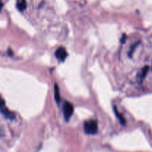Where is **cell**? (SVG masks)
I'll return each instance as SVG.
<instances>
[{
    "mask_svg": "<svg viewBox=\"0 0 152 152\" xmlns=\"http://www.w3.org/2000/svg\"><path fill=\"white\" fill-rule=\"evenodd\" d=\"M84 131L88 134H96L98 132V124L96 120H88L84 123Z\"/></svg>",
    "mask_w": 152,
    "mask_h": 152,
    "instance_id": "obj_1",
    "label": "cell"
},
{
    "mask_svg": "<svg viewBox=\"0 0 152 152\" xmlns=\"http://www.w3.org/2000/svg\"><path fill=\"white\" fill-rule=\"evenodd\" d=\"M74 113V106L69 102H65L63 105V115L66 121H68Z\"/></svg>",
    "mask_w": 152,
    "mask_h": 152,
    "instance_id": "obj_2",
    "label": "cell"
},
{
    "mask_svg": "<svg viewBox=\"0 0 152 152\" xmlns=\"http://www.w3.org/2000/svg\"><path fill=\"white\" fill-rule=\"evenodd\" d=\"M55 56H56V57L57 58L59 61L63 62V61L66 59L67 56H68V53H67L66 50H65L64 48L60 47L56 50V53H55Z\"/></svg>",
    "mask_w": 152,
    "mask_h": 152,
    "instance_id": "obj_3",
    "label": "cell"
},
{
    "mask_svg": "<svg viewBox=\"0 0 152 152\" xmlns=\"http://www.w3.org/2000/svg\"><path fill=\"white\" fill-rule=\"evenodd\" d=\"M1 112L6 118L10 119V120H13L15 118V114L10 111H9L4 105V101H1Z\"/></svg>",
    "mask_w": 152,
    "mask_h": 152,
    "instance_id": "obj_4",
    "label": "cell"
},
{
    "mask_svg": "<svg viewBox=\"0 0 152 152\" xmlns=\"http://www.w3.org/2000/svg\"><path fill=\"white\" fill-rule=\"evenodd\" d=\"M16 7L17 9L20 11H23L26 9L27 7V3L26 0H17L16 2Z\"/></svg>",
    "mask_w": 152,
    "mask_h": 152,
    "instance_id": "obj_5",
    "label": "cell"
},
{
    "mask_svg": "<svg viewBox=\"0 0 152 152\" xmlns=\"http://www.w3.org/2000/svg\"><path fill=\"white\" fill-rule=\"evenodd\" d=\"M54 98L55 100L57 103H59L60 102V93H59V88L58 87V86L56 84H55L54 86Z\"/></svg>",
    "mask_w": 152,
    "mask_h": 152,
    "instance_id": "obj_6",
    "label": "cell"
},
{
    "mask_svg": "<svg viewBox=\"0 0 152 152\" xmlns=\"http://www.w3.org/2000/svg\"><path fill=\"white\" fill-rule=\"evenodd\" d=\"M114 111H115L116 116H117V118H118L119 121L120 122V123H121L122 125H126V120H125L124 117H123V116H122L121 114H120V113H119L118 111H117V109H116L115 107H114Z\"/></svg>",
    "mask_w": 152,
    "mask_h": 152,
    "instance_id": "obj_7",
    "label": "cell"
},
{
    "mask_svg": "<svg viewBox=\"0 0 152 152\" xmlns=\"http://www.w3.org/2000/svg\"><path fill=\"white\" fill-rule=\"evenodd\" d=\"M148 66H145V68H143V69L142 70V71H141L139 77L140 79V80H142V79L144 78V77H145V75H146L147 72H148Z\"/></svg>",
    "mask_w": 152,
    "mask_h": 152,
    "instance_id": "obj_8",
    "label": "cell"
},
{
    "mask_svg": "<svg viewBox=\"0 0 152 152\" xmlns=\"http://www.w3.org/2000/svg\"><path fill=\"white\" fill-rule=\"evenodd\" d=\"M126 34H123V37H122L121 39V42L124 43L125 42H126Z\"/></svg>",
    "mask_w": 152,
    "mask_h": 152,
    "instance_id": "obj_9",
    "label": "cell"
}]
</instances>
